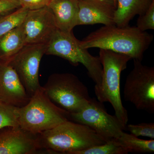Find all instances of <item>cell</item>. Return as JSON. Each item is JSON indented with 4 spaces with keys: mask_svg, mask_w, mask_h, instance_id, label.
<instances>
[{
    "mask_svg": "<svg viewBox=\"0 0 154 154\" xmlns=\"http://www.w3.org/2000/svg\"><path fill=\"white\" fill-rule=\"evenodd\" d=\"M153 39L152 34L141 31L137 27L105 25L79 41V44L85 49L108 50L142 61Z\"/></svg>",
    "mask_w": 154,
    "mask_h": 154,
    "instance_id": "obj_1",
    "label": "cell"
},
{
    "mask_svg": "<svg viewBox=\"0 0 154 154\" xmlns=\"http://www.w3.org/2000/svg\"><path fill=\"white\" fill-rule=\"evenodd\" d=\"M40 152L74 154L106 141L85 125L68 120L37 134Z\"/></svg>",
    "mask_w": 154,
    "mask_h": 154,
    "instance_id": "obj_2",
    "label": "cell"
},
{
    "mask_svg": "<svg viewBox=\"0 0 154 154\" xmlns=\"http://www.w3.org/2000/svg\"><path fill=\"white\" fill-rule=\"evenodd\" d=\"M99 58L102 66V75L99 87L94 88L98 101L108 102L115 115L125 125L128 121L127 110L122 104L120 93V77L131 58L108 50L100 49Z\"/></svg>",
    "mask_w": 154,
    "mask_h": 154,
    "instance_id": "obj_3",
    "label": "cell"
},
{
    "mask_svg": "<svg viewBox=\"0 0 154 154\" xmlns=\"http://www.w3.org/2000/svg\"><path fill=\"white\" fill-rule=\"evenodd\" d=\"M70 120V113L51 100L43 87L30 97L25 106L19 107L18 123L22 129L37 135Z\"/></svg>",
    "mask_w": 154,
    "mask_h": 154,
    "instance_id": "obj_4",
    "label": "cell"
},
{
    "mask_svg": "<svg viewBox=\"0 0 154 154\" xmlns=\"http://www.w3.org/2000/svg\"><path fill=\"white\" fill-rule=\"evenodd\" d=\"M45 54L64 59L74 66L82 64L87 69L90 78L99 87L102 75V66L99 57L91 55L88 49L80 45L79 41L72 31L64 32L57 29L47 43Z\"/></svg>",
    "mask_w": 154,
    "mask_h": 154,
    "instance_id": "obj_5",
    "label": "cell"
},
{
    "mask_svg": "<svg viewBox=\"0 0 154 154\" xmlns=\"http://www.w3.org/2000/svg\"><path fill=\"white\" fill-rule=\"evenodd\" d=\"M42 87L53 102L69 113L79 111L91 99L88 88L70 73L53 74Z\"/></svg>",
    "mask_w": 154,
    "mask_h": 154,
    "instance_id": "obj_6",
    "label": "cell"
},
{
    "mask_svg": "<svg viewBox=\"0 0 154 154\" xmlns=\"http://www.w3.org/2000/svg\"><path fill=\"white\" fill-rule=\"evenodd\" d=\"M134 67L127 77L123 96L138 110L154 112V67L133 60Z\"/></svg>",
    "mask_w": 154,
    "mask_h": 154,
    "instance_id": "obj_7",
    "label": "cell"
},
{
    "mask_svg": "<svg viewBox=\"0 0 154 154\" xmlns=\"http://www.w3.org/2000/svg\"><path fill=\"white\" fill-rule=\"evenodd\" d=\"M70 119L88 125L106 142L119 138L126 129V125L115 115L107 113L103 103L95 98H91L79 111L70 113Z\"/></svg>",
    "mask_w": 154,
    "mask_h": 154,
    "instance_id": "obj_8",
    "label": "cell"
},
{
    "mask_svg": "<svg viewBox=\"0 0 154 154\" xmlns=\"http://www.w3.org/2000/svg\"><path fill=\"white\" fill-rule=\"evenodd\" d=\"M47 45H25L8 62L17 72L30 97L41 87L39 82V65Z\"/></svg>",
    "mask_w": 154,
    "mask_h": 154,
    "instance_id": "obj_9",
    "label": "cell"
},
{
    "mask_svg": "<svg viewBox=\"0 0 154 154\" xmlns=\"http://www.w3.org/2000/svg\"><path fill=\"white\" fill-rule=\"evenodd\" d=\"M22 25L25 45L47 44L57 29L53 16L48 7L29 10Z\"/></svg>",
    "mask_w": 154,
    "mask_h": 154,
    "instance_id": "obj_10",
    "label": "cell"
},
{
    "mask_svg": "<svg viewBox=\"0 0 154 154\" xmlns=\"http://www.w3.org/2000/svg\"><path fill=\"white\" fill-rule=\"evenodd\" d=\"M0 131V154H33L40 152L38 136L19 127Z\"/></svg>",
    "mask_w": 154,
    "mask_h": 154,
    "instance_id": "obj_11",
    "label": "cell"
},
{
    "mask_svg": "<svg viewBox=\"0 0 154 154\" xmlns=\"http://www.w3.org/2000/svg\"><path fill=\"white\" fill-rule=\"evenodd\" d=\"M30 99L14 69L8 63L0 61V102L21 107Z\"/></svg>",
    "mask_w": 154,
    "mask_h": 154,
    "instance_id": "obj_12",
    "label": "cell"
},
{
    "mask_svg": "<svg viewBox=\"0 0 154 154\" xmlns=\"http://www.w3.org/2000/svg\"><path fill=\"white\" fill-rule=\"evenodd\" d=\"M116 8L111 0H79L76 26L96 24L105 26L115 25Z\"/></svg>",
    "mask_w": 154,
    "mask_h": 154,
    "instance_id": "obj_13",
    "label": "cell"
},
{
    "mask_svg": "<svg viewBox=\"0 0 154 154\" xmlns=\"http://www.w3.org/2000/svg\"><path fill=\"white\" fill-rule=\"evenodd\" d=\"M59 30L71 32L76 26L79 0H51L47 6Z\"/></svg>",
    "mask_w": 154,
    "mask_h": 154,
    "instance_id": "obj_14",
    "label": "cell"
},
{
    "mask_svg": "<svg viewBox=\"0 0 154 154\" xmlns=\"http://www.w3.org/2000/svg\"><path fill=\"white\" fill-rule=\"evenodd\" d=\"M153 0H117L114 23L119 27L128 26L136 15L144 13Z\"/></svg>",
    "mask_w": 154,
    "mask_h": 154,
    "instance_id": "obj_15",
    "label": "cell"
},
{
    "mask_svg": "<svg viewBox=\"0 0 154 154\" xmlns=\"http://www.w3.org/2000/svg\"><path fill=\"white\" fill-rule=\"evenodd\" d=\"M25 45L23 25L0 37V61L8 62Z\"/></svg>",
    "mask_w": 154,
    "mask_h": 154,
    "instance_id": "obj_16",
    "label": "cell"
},
{
    "mask_svg": "<svg viewBox=\"0 0 154 154\" xmlns=\"http://www.w3.org/2000/svg\"><path fill=\"white\" fill-rule=\"evenodd\" d=\"M118 140L128 153H146L154 152V139H141L124 131Z\"/></svg>",
    "mask_w": 154,
    "mask_h": 154,
    "instance_id": "obj_17",
    "label": "cell"
},
{
    "mask_svg": "<svg viewBox=\"0 0 154 154\" xmlns=\"http://www.w3.org/2000/svg\"><path fill=\"white\" fill-rule=\"evenodd\" d=\"M29 10L21 7L0 18V37L22 25Z\"/></svg>",
    "mask_w": 154,
    "mask_h": 154,
    "instance_id": "obj_18",
    "label": "cell"
},
{
    "mask_svg": "<svg viewBox=\"0 0 154 154\" xmlns=\"http://www.w3.org/2000/svg\"><path fill=\"white\" fill-rule=\"evenodd\" d=\"M128 152L119 143L118 139L107 141L105 143L76 152L74 154H127Z\"/></svg>",
    "mask_w": 154,
    "mask_h": 154,
    "instance_id": "obj_19",
    "label": "cell"
},
{
    "mask_svg": "<svg viewBox=\"0 0 154 154\" xmlns=\"http://www.w3.org/2000/svg\"><path fill=\"white\" fill-rule=\"evenodd\" d=\"M19 107L0 102V130L7 127H19Z\"/></svg>",
    "mask_w": 154,
    "mask_h": 154,
    "instance_id": "obj_20",
    "label": "cell"
},
{
    "mask_svg": "<svg viewBox=\"0 0 154 154\" xmlns=\"http://www.w3.org/2000/svg\"><path fill=\"white\" fill-rule=\"evenodd\" d=\"M137 27L142 31L154 29V2H152L146 11L139 15Z\"/></svg>",
    "mask_w": 154,
    "mask_h": 154,
    "instance_id": "obj_21",
    "label": "cell"
},
{
    "mask_svg": "<svg viewBox=\"0 0 154 154\" xmlns=\"http://www.w3.org/2000/svg\"><path fill=\"white\" fill-rule=\"evenodd\" d=\"M126 128L130 134L137 137H145L150 138L151 139H154L153 122L127 125Z\"/></svg>",
    "mask_w": 154,
    "mask_h": 154,
    "instance_id": "obj_22",
    "label": "cell"
},
{
    "mask_svg": "<svg viewBox=\"0 0 154 154\" xmlns=\"http://www.w3.org/2000/svg\"><path fill=\"white\" fill-rule=\"evenodd\" d=\"M21 7L18 0H0V18Z\"/></svg>",
    "mask_w": 154,
    "mask_h": 154,
    "instance_id": "obj_23",
    "label": "cell"
},
{
    "mask_svg": "<svg viewBox=\"0 0 154 154\" xmlns=\"http://www.w3.org/2000/svg\"><path fill=\"white\" fill-rule=\"evenodd\" d=\"M21 7L29 10H37L47 7L51 0H18Z\"/></svg>",
    "mask_w": 154,
    "mask_h": 154,
    "instance_id": "obj_24",
    "label": "cell"
},
{
    "mask_svg": "<svg viewBox=\"0 0 154 154\" xmlns=\"http://www.w3.org/2000/svg\"><path fill=\"white\" fill-rule=\"evenodd\" d=\"M111 1L114 3L116 7V2H117V0H111Z\"/></svg>",
    "mask_w": 154,
    "mask_h": 154,
    "instance_id": "obj_25",
    "label": "cell"
}]
</instances>
